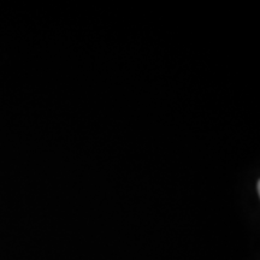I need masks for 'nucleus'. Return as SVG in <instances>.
Listing matches in <instances>:
<instances>
[{"label":"nucleus","mask_w":260,"mask_h":260,"mask_svg":"<svg viewBox=\"0 0 260 260\" xmlns=\"http://www.w3.org/2000/svg\"><path fill=\"white\" fill-rule=\"evenodd\" d=\"M256 190H258V193L260 194V181H258V184H256Z\"/></svg>","instance_id":"1"}]
</instances>
